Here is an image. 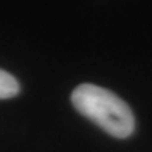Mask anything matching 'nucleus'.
I'll return each instance as SVG.
<instances>
[{"label": "nucleus", "mask_w": 152, "mask_h": 152, "mask_svg": "<svg viewBox=\"0 0 152 152\" xmlns=\"http://www.w3.org/2000/svg\"><path fill=\"white\" fill-rule=\"evenodd\" d=\"M75 109L115 138H127L135 129L130 107L113 92L95 84H81L72 93Z\"/></svg>", "instance_id": "1"}, {"label": "nucleus", "mask_w": 152, "mask_h": 152, "mask_svg": "<svg viewBox=\"0 0 152 152\" xmlns=\"http://www.w3.org/2000/svg\"><path fill=\"white\" fill-rule=\"evenodd\" d=\"M20 90L19 81L11 73L0 68V99H8L16 96Z\"/></svg>", "instance_id": "2"}]
</instances>
